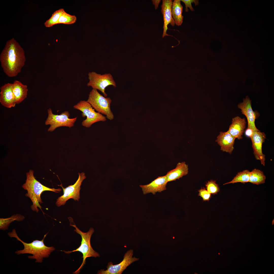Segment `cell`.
I'll list each match as a JSON object with an SVG mask.
<instances>
[{"instance_id":"6da1fadb","label":"cell","mask_w":274,"mask_h":274,"mask_svg":"<svg viewBox=\"0 0 274 274\" xmlns=\"http://www.w3.org/2000/svg\"><path fill=\"white\" fill-rule=\"evenodd\" d=\"M26 61L24 51L13 38L6 42L0 55L1 65L8 77L16 76L21 71Z\"/></svg>"},{"instance_id":"7a4b0ae2","label":"cell","mask_w":274,"mask_h":274,"mask_svg":"<svg viewBox=\"0 0 274 274\" xmlns=\"http://www.w3.org/2000/svg\"><path fill=\"white\" fill-rule=\"evenodd\" d=\"M48 233L44 235L42 240L40 241L36 240L30 243H27L22 241L18 236L15 229L11 232H9L8 234L11 237H15L16 239L21 242L24 246V248L21 250H17L15 253L17 255L21 254L29 253L33 255L28 256L29 259L36 260V262L42 263L44 258H48L51 253L55 250L53 246L47 247L44 243V240Z\"/></svg>"},{"instance_id":"3957f363","label":"cell","mask_w":274,"mask_h":274,"mask_svg":"<svg viewBox=\"0 0 274 274\" xmlns=\"http://www.w3.org/2000/svg\"><path fill=\"white\" fill-rule=\"evenodd\" d=\"M25 182L22 186V188L27 191L25 194L26 197L29 198L32 202L31 206V210L37 212H39L38 208L41 209L40 204L43 203L41 197V194L45 191H50L58 193L61 189L59 188H51L42 184L37 180L34 176V171L30 169L26 174Z\"/></svg>"},{"instance_id":"277c9868","label":"cell","mask_w":274,"mask_h":274,"mask_svg":"<svg viewBox=\"0 0 274 274\" xmlns=\"http://www.w3.org/2000/svg\"><path fill=\"white\" fill-rule=\"evenodd\" d=\"M70 225L75 228L74 231L80 234L81 237V244L79 247L75 250L71 251H66L61 250L65 253L68 254L75 251H79L82 254L83 261L79 268L75 272L74 274L79 273L80 270L81 269L85 264V260L88 257H92L95 258L99 257V254L95 251L92 248L90 240L92 235L94 232V230L92 228H90L89 231L87 232H84L81 231L75 225Z\"/></svg>"},{"instance_id":"5b68a950","label":"cell","mask_w":274,"mask_h":274,"mask_svg":"<svg viewBox=\"0 0 274 274\" xmlns=\"http://www.w3.org/2000/svg\"><path fill=\"white\" fill-rule=\"evenodd\" d=\"M87 101L97 112L105 115L110 120L114 119V115L110 108L112 100L110 97L103 96L97 90L93 89L89 93Z\"/></svg>"},{"instance_id":"8992f818","label":"cell","mask_w":274,"mask_h":274,"mask_svg":"<svg viewBox=\"0 0 274 274\" xmlns=\"http://www.w3.org/2000/svg\"><path fill=\"white\" fill-rule=\"evenodd\" d=\"M74 109L82 112V116L86 118L83 120L81 124L82 126L89 128L95 123L100 121L105 122L106 117L102 114L95 111V109L87 101L81 100L73 106Z\"/></svg>"},{"instance_id":"52a82bcc","label":"cell","mask_w":274,"mask_h":274,"mask_svg":"<svg viewBox=\"0 0 274 274\" xmlns=\"http://www.w3.org/2000/svg\"><path fill=\"white\" fill-rule=\"evenodd\" d=\"M48 117L45 122L46 125H50L48 131L53 132L57 128L65 126L70 128L74 126L77 117L70 118L68 111H66L60 114H55L50 108L47 109Z\"/></svg>"},{"instance_id":"ba28073f","label":"cell","mask_w":274,"mask_h":274,"mask_svg":"<svg viewBox=\"0 0 274 274\" xmlns=\"http://www.w3.org/2000/svg\"><path fill=\"white\" fill-rule=\"evenodd\" d=\"M88 76L89 81L87 86L91 87L93 89L99 90L105 97L107 96L105 92L107 87L109 85L116 87V82L110 73L101 75L92 72H89Z\"/></svg>"},{"instance_id":"9c48e42d","label":"cell","mask_w":274,"mask_h":274,"mask_svg":"<svg viewBox=\"0 0 274 274\" xmlns=\"http://www.w3.org/2000/svg\"><path fill=\"white\" fill-rule=\"evenodd\" d=\"M79 177L77 180L73 185H69L66 188H64L61 184V186L63 191L62 195L58 197L56 203L58 207L64 205L66 201L70 198L78 201L80 198V191L82 182L85 179L86 176L84 173H78Z\"/></svg>"},{"instance_id":"30bf717a","label":"cell","mask_w":274,"mask_h":274,"mask_svg":"<svg viewBox=\"0 0 274 274\" xmlns=\"http://www.w3.org/2000/svg\"><path fill=\"white\" fill-rule=\"evenodd\" d=\"M133 250L130 249L124 255L122 261L119 264L113 265L110 262L108 263L106 270L101 269L97 272L98 274H121L127 267L133 263L138 260L139 258L132 257Z\"/></svg>"},{"instance_id":"8fae6325","label":"cell","mask_w":274,"mask_h":274,"mask_svg":"<svg viewBox=\"0 0 274 274\" xmlns=\"http://www.w3.org/2000/svg\"><path fill=\"white\" fill-rule=\"evenodd\" d=\"M252 143V147L255 158L260 161L261 164L265 165V155L263 153L262 146L266 139V135L264 132L254 131L250 138Z\"/></svg>"},{"instance_id":"7c38bea8","label":"cell","mask_w":274,"mask_h":274,"mask_svg":"<svg viewBox=\"0 0 274 274\" xmlns=\"http://www.w3.org/2000/svg\"><path fill=\"white\" fill-rule=\"evenodd\" d=\"M237 106L241 110L242 114L245 115L247 118V128L254 131H260L255 126L256 115L252 109L251 100L249 97L247 96L245 98H244L243 102L238 104Z\"/></svg>"},{"instance_id":"4fadbf2b","label":"cell","mask_w":274,"mask_h":274,"mask_svg":"<svg viewBox=\"0 0 274 274\" xmlns=\"http://www.w3.org/2000/svg\"><path fill=\"white\" fill-rule=\"evenodd\" d=\"M168 182L166 176H159L150 183L145 185H140L143 194L151 193L155 195L157 192H161L166 190Z\"/></svg>"},{"instance_id":"5bb4252c","label":"cell","mask_w":274,"mask_h":274,"mask_svg":"<svg viewBox=\"0 0 274 274\" xmlns=\"http://www.w3.org/2000/svg\"><path fill=\"white\" fill-rule=\"evenodd\" d=\"M0 102L3 106L8 108L14 107L16 104L12 90V83H6L0 88Z\"/></svg>"},{"instance_id":"9a60e30c","label":"cell","mask_w":274,"mask_h":274,"mask_svg":"<svg viewBox=\"0 0 274 274\" xmlns=\"http://www.w3.org/2000/svg\"><path fill=\"white\" fill-rule=\"evenodd\" d=\"M173 2L172 0H162L161 11L164 21L163 31L162 36L163 38L165 36H171L167 33L168 25L170 24L173 26L175 25V22L172 17L171 12Z\"/></svg>"},{"instance_id":"2e32d148","label":"cell","mask_w":274,"mask_h":274,"mask_svg":"<svg viewBox=\"0 0 274 274\" xmlns=\"http://www.w3.org/2000/svg\"><path fill=\"white\" fill-rule=\"evenodd\" d=\"M215 141L220 147V150L231 154L234 148V144L235 138L227 131L221 132Z\"/></svg>"},{"instance_id":"e0dca14e","label":"cell","mask_w":274,"mask_h":274,"mask_svg":"<svg viewBox=\"0 0 274 274\" xmlns=\"http://www.w3.org/2000/svg\"><path fill=\"white\" fill-rule=\"evenodd\" d=\"M246 122L244 118L237 116L233 118L232 123L229 126L228 131L235 139L238 140L243 138L242 135L246 127Z\"/></svg>"},{"instance_id":"ac0fdd59","label":"cell","mask_w":274,"mask_h":274,"mask_svg":"<svg viewBox=\"0 0 274 274\" xmlns=\"http://www.w3.org/2000/svg\"><path fill=\"white\" fill-rule=\"evenodd\" d=\"M188 165L184 162H179L176 168L169 172L165 175L168 182L179 179L188 173Z\"/></svg>"},{"instance_id":"d6986e66","label":"cell","mask_w":274,"mask_h":274,"mask_svg":"<svg viewBox=\"0 0 274 274\" xmlns=\"http://www.w3.org/2000/svg\"><path fill=\"white\" fill-rule=\"evenodd\" d=\"M12 90L16 104H19L27 97L28 91L27 86L20 81L15 80L12 83Z\"/></svg>"},{"instance_id":"ffe728a7","label":"cell","mask_w":274,"mask_h":274,"mask_svg":"<svg viewBox=\"0 0 274 274\" xmlns=\"http://www.w3.org/2000/svg\"><path fill=\"white\" fill-rule=\"evenodd\" d=\"M183 7L181 0H175L173 2L171 9L172 16L175 24L178 26L182 24L183 16L182 15Z\"/></svg>"},{"instance_id":"44dd1931","label":"cell","mask_w":274,"mask_h":274,"mask_svg":"<svg viewBox=\"0 0 274 274\" xmlns=\"http://www.w3.org/2000/svg\"><path fill=\"white\" fill-rule=\"evenodd\" d=\"M266 179L263 171L254 168L250 172L249 182L258 185L265 183Z\"/></svg>"},{"instance_id":"7402d4cb","label":"cell","mask_w":274,"mask_h":274,"mask_svg":"<svg viewBox=\"0 0 274 274\" xmlns=\"http://www.w3.org/2000/svg\"><path fill=\"white\" fill-rule=\"evenodd\" d=\"M25 217L19 214H14L8 218H0V229L5 230L8 229V226L12 222L15 220L21 221L25 218Z\"/></svg>"},{"instance_id":"603a6c76","label":"cell","mask_w":274,"mask_h":274,"mask_svg":"<svg viewBox=\"0 0 274 274\" xmlns=\"http://www.w3.org/2000/svg\"><path fill=\"white\" fill-rule=\"evenodd\" d=\"M250 172L248 170H245L237 173L231 181L225 183L224 185L238 182L242 183L249 182Z\"/></svg>"},{"instance_id":"cb8c5ba5","label":"cell","mask_w":274,"mask_h":274,"mask_svg":"<svg viewBox=\"0 0 274 274\" xmlns=\"http://www.w3.org/2000/svg\"><path fill=\"white\" fill-rule=\"evenodd\" d=\"M64 10L63 8L60 9L55 11L49 19L44 23V25L46 27H50L58 24L59 19L62 12Z\"/></svg>"},{"instance_id":"d4e9b609","label":"cell","mask_w":274,"mask_h":274,"mask_svg":"<svg viewBox=\"0 0 274 274\" xmlns=\"http://www.w3.org/2000/svg\"><path fill=\"white\" fill-rule=\"evenodd\" d=\"M77 19L75 15H70L64 10L60 17L58 24H72L76 22Z\"/></svg>"},{"instance_id":"484cf974","label":"cell","mask_w":274,"mask_h":274,"mask_svg":"<svg viewBox=\"0 0 274 274\" xmlns=\"http://www.w3.org/2000/svg\"><path fill=\"white\" fill-rule=\"evenodd\" d=\"M206 186L207 191L211 194H215L220 191V188L216 181L211 180L206 184Z\"/></svg>"},{"instance_id":"4316f807","label":"cell","mask_w":274,"mask_h":274,"mask_svg":"<svg viewBox=\"0 0 274 274\" xmlns=\"http://www.w3.org/2000/svg\"><path fill=\"white\" fill-rule=\"evenodd\" d=\"M198 195L202 198L204 201H208L211 197V194L204 188H201L198 191Z\"/></svg>"},{"instance_id":"83f0119b","label":"cell","mask_w":274,"mask_h":274,"mask_svg":"<svg viewBox=\"0 0 274 274\" xmlns=\"http://www.w3.org/2000/svg\"><path fill=\"white\" fill-rule=\"evenodd\" d=\"M181 1L183 2L185 4V11L187 12L189 10L188 8H190V10L192 11H194V9L192 7L191 4L193 2L194 3L196 6L198 5L199 4L198 1L195 0H182Z\"/></svg>"},{"instance_id":"f1b7e54d","label":"cell","mask_w":274,"mask_h":274,"mask_svg":"<svg viewBox=\"0 0 274 274\" xmlns=\"http://www.w3.org/2000/svg\"><path fill=\"white\" fill-rule=\"evenodd\" d=\"M254 131L251 129L247 128L245 131V134L247 136L250 138L252 136Z\"/></svg>"},{"instance_id":"f546056e","label":"cell","mask_w":274,"mask_h":274,"mask_svg":"<svg viewBox=\"0 0 274 274\" xmlns=\"http://www.w3.org/2000/svg\"><path fill=\"white\" fill-rule=\"evenodd\" d=\"M161 1L160 0H153L152 1V4L155 6V8L156 9H157L158 7L159 4Z\"/></svg>"}]
</instances>
